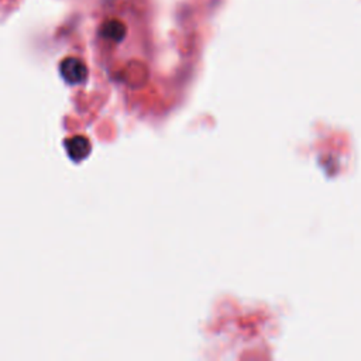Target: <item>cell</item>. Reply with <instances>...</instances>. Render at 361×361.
<instances>
[{
	"mask_svg": "<svg viewBox=\"0 0 361 361\" xmlns=\"http://www.w3.org/2000/svg\"><path fill=\"white\" fill-rule=\"evenodd\" d=\"M59 72H61L66 82L70 85H78L82 84L88 77V68L85 63L79 58L68 56L59 66Z\"/></svg>",
	"mask_w": 361,
	"mask_h": 361,
	"instance_id": "1",
	"label": "cell"
},
{
	"mask_svg": "<svg viewBox=\"0 0 361 361\" xmlns=\"http://www.w3.org/2000/svg\"><path fill=\"white\" fill-rule=\"evenodd\" d=\"M66 146H67V153L74 161H82L91 153V143L84 136H75L67 140Z\"/></svg>",
	"mask_w": 361,
	"mask_h": 361,
	"instance_id": "2",
	"label": "cell"
},
{
	"mask_svg": "<svg viewBox=\"0 0 361 361\" xmlns=\"http://www.w3.org/2000/svg\"><path fill=\"white\" fill-rule=\"evenodd\" d=\"M103 33L106 37L113 38V40H120L125 34V27L120 24L118 22H110L105 26Z\"/></svg>",
	"mask_w": 361,
	"mask_h": 361,
	"instance_id": "3",
	"label": "cell"
}]
</instances>
